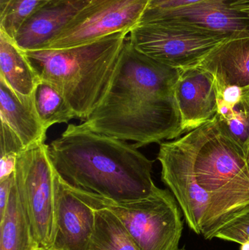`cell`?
Segmentation results:
<instances>
[{
  "label": "cell",
  "instance_id": "obj_16",
  "mask_svg": "<svg viewBox=\"0 0 249 250\" xmlns=\"http://www.w3.org/2000/svg\"><path fill=\"white\" fill-rule=\"evenodd\" d=\"M0 77L23 95L33 94L41 81L24 51L2 31H0Z\"/></svg>",
  "mask_w": 249,
  "mask_h": 250
},
{
  "label": "cell",
  "instance_id": "obj_10",
  "mask_svg": "<svg viewBox=\"0 0 249 250\" xmlns=\"http://www.w3.org/2000/svg\"><path fill=\"white\" fill-rule=\"evenodd\" d=\"M55 227L49 250H88L95 226V209L77 198L55 170Z\"/></svg>",
  "mask_w": 249,
  "mask_h": 250
},
{
  "label": "cell",
  "instance_id": "obj_19",
  "mask_svg": "<svg viewBox=\"0 0 249 250\" xmlns=\"http://www.w3.org/2000/svg\"><path fill=\"white\" fill-rule=\"evenodd\" d=\"M35 104L42 126L67 123L77 116L62 95L51 83L41 80L35 91Z\"/></svg>",
  "mask_w": 249,
  "mask_h": 250
},
{
  "label": "cell",
  "instance_id": "obj_26",
  "mask_svg": "<svg viewBox=\"0 0 249 250\" xmlns=\"http://www.w3.org/2000/svg\"><path fill=\"white\" fill-rule=\"evenodd\" d=\"M241 250H249V241H247L241 245Z\"/></svg>",
  "mask_w": 249,
  "mask_h": 250
},
{
  "label": "cell",
  "instance_id": "obj_24",
  "mask_svg": "<svg viewBox=\"0 0 249 250\" xmlns=\"http://www.w3.org/2000/svg\"><path fill=\"white\" fill-rule=\"evenodd\" d=\"M13 182L14 172L10 176L0 179V219L2 218L5 212Z\"/></svg>",
  "mask_w": 249,
  "mask_h": 250
},
{
  "label": "cell",
  "instance_id": "obj_14",
  "mask_svg": "<svg viewBox=\"0 0 249 250\" xmlns=\"http://www.w3.org/2000/svg\"><path fill=\"white\" fill-rule=\"evenodd\" d=\"M197 67L213 75L216 86L248 87L249 36L223 41Z\"/></svg>",
  "mask_w": 249,
  "mask_h": 250
},
{
  "label": "cell",
  "instance_id": "obj_1",
  "mask_svg": "<svg viewBox=\"0 0 249 250\" xmlns=\"http://www.w3.org/2000/svg\"><path fill=\"white\" fill-rule=\"evenodd\" d=\"M162 180L190 229L208 240L249 213V151L216 117L182 137L159 144Z\"/></svg>",
  "mask_w": 249,
  "mask_h": 250
},
{
  "label": "cell",
  "instance_id": "obj_8",
  "mask_svg": "<svg viewBox=\"0 0 249 250\" xmlns=\"http://www.w3.org/2000/svg\"><path fill=\"white\" fill-rule=\"evenodd\" d=\"M149 0H86L44 49H64L91 43L140 23Z\"/></svg>",
  "mask_w": 249,
  "mask_h": 250
},
{
  "label": "cell",
  "instance_id": "obj_23",
  "mask_svg": "<svg viewBox=\"0 0 249 250\" xmlns=\"http://www.w3.org/2000/svg\"><path fill=\"white\" fill-rule=\"evenodd\" d=\"M205 0H149L146 11H162L191 5Z\"/></svg>",
  "mask_w": 249,
  "mask_h": 250
},
{
  "label": "cell",
  "instance_id": "obj_2",
  "mask_svg": "<svg viewBox=\"0 0 249 250\" xmlns=\"http://www.w3.org/2000/svg\"><path fill=\"white\" fill-rule=\"evenodd\" d=\"M181 70L145 55L127 39L103 98L80 126L134 141L137 148L182 136L175 93Z\"/></svg>",
  "mask_w": 249,
  "mask_h": 250
},
{
  "label": "cell",
  "instance_id": "obj_21",
  "mask_svg": "<svg viewBox=\"0 0 249 250\" xmlns=\"http://www.w3.org/2000/svg\"><path fill=\"white\" fill-rule=\"evenodd\" d=\"M216 238L240 245L249 241V213L222 229Z\"/></svg>",
  "mask_w": 249,
  "mask_h": 250
},
{
  "label": "cell",
  "instance_id": "obj_9",
  "mask_svg": "<svg viewBox=\"0 0 249 250\" xmlns=\"http://www.w3.org/2000/svg\"><path fill=\"white\" fill-rule=\"evenodd\" d=\"M229 0H205L162 11H145L141 22H165L225 39L249 36V19L232 10Z\"/></svg>",
  "mask_w": 249,
  "mask_h": 250
},
{
  "label": "cell",
  "instance_id": "obj_12",
  "mask_svg": "<svg viewBox=\"0 0 249 250\" xmlns=\"http://www.w3.org/2000/svg\"><path fill=\"white\" fill-rule=\"evenodd\" d=\"M86 0H52L29 17L13 38L23 51L44 49Z\"/></svg>",
  "mask_w": 249,
  "mask_h": 250
},
{
  "label": "cell",
  "instance_id": "obj_6",
  "mask_svg": "<svg viewBox=\"0 0 249 250\" xmlns=\"http://www.w3.org/2000/svg\"><path fill=\"white\" fill-rule=\"evenodd\" d=\"M54 176L45 143L28 147L16 157L15 185L30 222L36 250H49L54 241Z\"/></svg>",
  "mask_w": 249,
  "mask_h": 250
},
{
  "label": "cell",
  "instance_id": "obj_18",
  "mask_svg": "<svg viewBox=\"0 0 249 250\" xmlns=\"http://www.w3.org/2000/svg\"><path fill=\"white\" fill-rule=\"evenodd\" d=\"M95 216L88 250H142L114 213L106 208H99L95 209Z\"/></svg>",
  "mask_w": 249,
  "mask_h": 250
},
{
  "label": "cell",
  "instance_id": "obj_28",
  "mask_svg": "<svg viewBox=\"0 0 249 250\" xmlns=\"http://www.w3.org/2000/svg\"><path fill=\"white\" fill-rule=\"evenodd\" d=\"M178 250H186V249H185V248H184H184H181V249H179Z\"/></svg>",
  "mask_w": 249,
  "mask_h": 250
},
{
  "label": "cell",
  "instance_id": "obj_3",
  "mask_svg": "<svg viewBox=\"0 0 249 250\" xmlns=\"http://www.w3.org/2000/svg\"><path fill=\"white\" fill-rule=\"evenodd\" d=\"M56 171L70 186L116 202L149 196L153 161L124 141L69 125L48 145Z\"/></svg>",
  "mask_w": 249,
  "mask_h": 250
},
{
  "label": "cell",
  "instance_id": "obj_11",
  "mask_svg": "<svg viewBox=\"0 0 249 250\" xmlns=\"http://www.w3.org/2000/svg\"><path fill=\"white\" fill-rule=\"evenodd\" d=\"M175 93L184 135L216 117V82L209 72L197 66L181 70Z\"/></svg>",
  "mask_w": 249,
  "mask_h": 250
},
{
  "label": "cell",
  "instance_id": "obj_13",
  "mask_svg": "<svg viewBox=\"0 0 249 250\" xmlns=\"http://www.w3.org/2000/svg\"><path fill=\"white\" fill-rule=\"evenodd\" d=\"M0 117L19 137L25 148L43 144L47 129L37 111L35 92L23 95L12 89L0 77Z\"/></svg>",
  "mask_w": 249,
  "mask_h": 250
},
{
  "label": "cell",
  "instance_id": "obj_22",
  "mask_svg": "<svg viewBox=\"0 0 249 250\" xmlns=\"http://www.w3.org/2000/svg\"><path fill=\"white\" fill-rule=\"evenodd\" d=\"M25 149L19 137L6 123L1 122V157H17Z\"/></svg>",
  "mask_w": 249,
  "mask_h": 250
},
{
  "label": "cell",
  "instance_id": "obj_5",
  "mask_svg": "<svg viewBox=\"0 0 249 250\" xmlns=\"http://www.w3.org/2000/svg\"><path fill=\"white\" fill-rule=\"evenodd\" d=\"M67 184V183H66ZM70 190L94 209L114 213L142 250H178L183 222L172 192L155 187L150 195L137 201L116 202L67 185Z\"/></svg>",
  "mask_w": 249,
  "mask_h": 250
},
{
  "label": "cell",
  "instance_id": "obj_17",
  "mask_svg": "<svg viewBox=\"0 0 249 250\" xmlns=\"http://www.w3.org/2000/svg\"><path fill=\"white\" fill-rule=\"evenodd\" d=\"M0 250H36L30 222L15 182L0 219Z\"/></svg>",
  "mask_w": 249,
  "mask_h": 250
},
{
  "label": "cell",
  "instance_id": "obj_15",
  "mask_svg": "<svg viewBox=\"0 0 249 250\" xmlns=\"http://www.w3.org/2000/svg\"><path fill=\"white\" fill-rule=\"evenodd\" d=\"M216 117L225 132L246 151H249V86H216Z\"/></svg>",
  "mask_w": 249,
  "mask_h": 250
},
{
  "label": "cell",
  "instance_id": "obj_25",
  "mask_svg": "<svg viewBox=\"0 0 249 250\" xmlns=\"http://www.w3.org/2000/svg\"><path fill=\"white\" fill-rule=\"evenodd\" d=\"M228 4L232 10L249 19V0H229Z\"/></svg>",
  "mask_w": 249,
  "mask_h": 250
},
{
  "label": "cell",
  "instance_id": "obj_4",
  "mask_svg": "<svg viewBox=\"0 0 249 250\" xmlns=\"http://www.w3.org/2000/svg\"><path fill=\"white\" fill-rule=\"evenodd\" d=\"M128 35L119 32L73 48L24 52L41 80L56 88L77 118L85 120L103 98Z\"/></svg>",
  "mask_w": 249,
  "mask_h": 250
},
{
  "label": "cell",
  "instance_id": "obj_20",
  "mask_svg": "<svg viewBox=\"0 0 249 250\" xmlns=\"http://www.w3.org/2000/svg\"><path fill=\"white\" fill-rule=\"evenodd\" d=\"M52 0H9L0 9V31L12 40L21 25Z\"/></svg>",
  "mask_w": 249,
  "mask_h": 250
},
{
  "label": "cell",
  "instance_id": "obj_7",
  "mask_svg": "<svg viewBox=\"0 0 249 250\" xmlns=\"http://www.w3.org/2000/svg\"><path fill=\"white\" fill-rule=\"evenodd\" d=\"M132 46L171 67H196L225 38L188 26L165 22H141L129 33Z\"/></svg>",
  "mask_w": 249,
  "mask_h": 250
},
{
  "label": "cell",
  "instance_id": "obj_27",
  "mask_svg": "<svg viewBox=\"0 0 249 250\" xmlns=\"http://www.w3.org/2000/svg\"><path fill=\"white\" fill-rule=\"evenodd\" d=\"M8 1L9 0H0V9L3 8Z\"/></svg>",
  "mask_w": 249,
  "mask_h": 250
}]
</instances>
